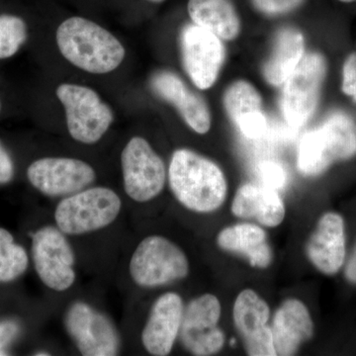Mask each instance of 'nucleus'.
I'll return each instance as SVG.
<instances>
[{"instance_id":"obj_36","label":"nucleus","mask_w":356,"mask_h":356,"mask_svg":"<svg viewBox=\"0 0 356 356\" xmlns=\"http://www.w3.org/2000/svg\"><path fill=\"white\" fill-rule=\"evenodd\" d=\"M0 109H1V102H0Z\"/></svg>"},{"instance_id":"obj_12","label":"nucleus","mask_w":356,"mask_h":356,"mask_svg":"<svg viewBox=\"0 0 356 356\" xmlns=\"http://www.w3.org/2000/svg\"><path fill=\"white\" fill-rule=\"evenodd\" d=\"M30 184L44 195L65 197L88 188L95 181V168L86 161L72 158H43L28 168Z\"/></svg>"},{"instance_id":"obj_5","label":"nucleus","mask_w":356,"mask_h":356,"mask_svg":"<svg viewBox=\"0 0 356 356\" xmlns=\"http://www.w3.org/2000/svg\"><path fill=\"white\" fill-rule=\"evenodd\" d=\"M65 109L70 137L84 145L99 142L114 122V112L95 89L62 83L56 90Z\"/></svg>"},{"instance_id":"obj_30","label":"nucleus","mask_w":356,"mask_h":356,"mask_svg":"<svg viewBox=\"0 0 356 356\" xmlns=\"http://www.w3.org/2000/svg\"><path fill=\"white\" fill-rule=\"evenodd\" d=\"M19 327L13 321L0 323V350H3L17 336Z\"/></svg>"},{"instance_id":"obj_3","label":"nucleus","mask_w":356,"mask_h":356,"mask_svg":"<svg viewBox=\"0 0 356 356\" xmlns=\"http://www.w3.org/2000/svg\"><path fill=\"white\" fill-rule=\"evenodd\" d=\"M356 153L355 126L343 112L330 114L318 128L306 133L300 142L297 166L306 177L324 172L332 163Z\"/></svg>"},{"instance_id":"obj_17","label":"nucleus","mask_w":356,"mask_h":356,"mask_svg":"<svg viewBox=\"0 0 356 356\" xmlns=\"http://www.w3.org/2000/svg\"><path fill=\"white\" fill-rule=\"evenodd\" d=\"M229 118L250 140L259 139L267 131V119L261 93L248 81H234L222 95Z\"/></svg>"},{"instance_id":"obj_9","label":"nucleus","mask_w":356,"mask_h":356,"mask_svg":"<svg viewBox=\"0 0 356 356\" xmlns=\"http://www.w3.org/2000/svg\"><path fill=\"white\" fill-rule=\"evenodd\" d=\"M32 254L35 269L47 287L63 292L74 285V250L58 227H43L33 235Z\"/></svg>"},{"instance_id":"obj_26","label":"nucleus","mask_w":356,"mask_h":356,"mask_svg":"<svg viewBox=\"0 0 356 356\" xmlns=\"http://www.w3.org/2000/svg\"><path fill=\"white\" fill-rule=\"evenodd\" d=\"M257 172L261 185L274 189V191H280L286 184V170L277 161H266L259 163Z\"/></svg>"},{"instance_id":"obj_21","label":"nucleus","mask_w":356,"mask_h":356,"mask_svg":"<svg viewBox=\"0 0 356 356\" xmlns=\"http://www.w3.org/2000/svg\"><path fill=\"white\" fill-rule=\"evenodd\" d=\"M186 9L193 24L222 41H234L242 30L240 13L234 0H187Z\"/></svg>"},{"instance_id":"obj_4","label":"nucleus","mask_w":356,"mask_h":356,"mask_svg":"<svg viewBox=\"0 0 356 356\" xmlns=\"http://www.w3.org/2000/svg\"><path fill=\"white\" fill-rule=\"evenodd\" d=\"M121 198L108 187H90L65 196L55 211L57 227L69 236L106 228L120 214Z\"/></svg>"},{"instance_id":"obj_33","label":"nucleus","mask_w":356,"mask_h":356,"mask_svg":"<svg viewBox=\"0 0 356 356\" xmlns=\"http://www.w3.org/2000/svg\"><path fill=\"white\" fill-rule=\"evenodd\" d=\"M337 1L341 2V3L350 4L356 2V0H337Z\"/></svg>"},{"instance_id":"obj_6","label":"nucleus","mask_w":356,"mask_h":356,"mask_svg":"<svg viewBox=\"0 0 356 356\" xmlns=\"http://www.w3.org/2000/svg\"><path fill=\"white\" fill-rule=\"evenodd\" d=\"M135 284L154 288L184 280L189 261L184 250L161 236H149L136 248L129 266Z\"/></svg>"},{"instance_id":"obj_29","label":"nucleus","mask_w":356,"mask_h":356,"mask_svg":"<svg viewBox=\"0 0 356 356\" xmlns=\"http://www.w3.org/2000/svg\"><path fill=\"white\" fill-rule=\"evenodd\" d=\"M14 175L13 159L0 143V184H8Z\"/></svg>"},{"instance_id":"obj_23","label":"nucleus","mask_w":356,"mask_h":356,"mask_svg":"<svg viewBox=\"0 0 356 356\" xmlns=\"http://www.w3.org/2000/svg\"><path fill=\"white\" fill-rule=\"evenodd\" d=\"M218 245L227 252L242 254L250 266L266 268L273 261V250L264 229L254 224L234 225L220 232Z\"/></svg>"},{"instance_id":"obj_28","label":"nucleus","mask_w":356,"mask_h":356,"mask_svg":"<svg viewBox=\"0 0 356 356\" xmlns=\"http://www.w3.org/2000/svg\"><path fill=\"white\" fill-rule=\"evenodd\" d=\"M341 90L356 102V53L350 54L344 62Z\"/></svg>"},{"instance_id":"obj_15","label":"nucleus","mask_w":356,"mask_h":356,"mask_svg":"<svg viewBox=\"0 0 356 356\" xmlns=\"http://www.w3.org/2000/svg\"><path fill=\"white\" fill-rule=\"evenodd\" d=\"M152 90L175 107L185 123L194 132L205 135L212 126L208 103L197 91L189 88L178 74L168 70H158L151 76Z\"/></svg>"},{"instance_id":"obj_1","label":"nucleus","mask_w":356,"mask_h":356,"mask_svg":"<svg viewBox=\"0 0 356 356\" xmlns=\"http://www.w3.org/2000/svg\"><path fill=\"white\" fill-rule=\"evenodd\" d=\"M56 41L67 62L89 74L114 72L126 56L123 44L111 32L81 16L63 21L56 32Z\"/></svg>"},{"instance_id":"obj_32","label":"nucleus","mask_w":356,"mask_h":356,"mask_svg":"<svg viewBox=\"0 0 356 356\" xmlns=\"http://www.w3.org/2000/svg\"><path fill=\"white\" fill-rule=\"evenodd\" d=\"M147 2H151V3L154 4H161L163 3V2H165V0H146Z\"/></svg>"},{"instance_id":"obj_2","label":"nucleus","mask_w":356,"mask_h":356,"mask_svg":"<svg viewBox=\"0 0 356 356\" xmlns=\"http://www.w3.org/2000/svg\"><path fill=\"white\" fill-rule=\"evenodd\" d=\"M168 182L178 202L193 212H214L224 204L228 193V182L221 168L188 149L172 154Z\"/></svg>"},{"instance_id":"obj_27","label":"nucleus","mask_w":356,"mask_h":356,"mask_svg":"<svg viewBox=\"0 0 356 356\" xmlns=\"http://www.w3.org/2000/svg\"><path fill=\"white\" fill-rule=\"evenodd\" d=\"M255 10L266 16H282L295 13L307 0H250Z\"/></svg>"},{"instance_id":"obj_7","label":"nucleus","mask_w":356,"mask_h":356,"mask_svg":"<svg viewBox=\"0 0 356 356\" xmlns=\"http://www.w3.org/2000/svg\"><path fill=\"white\" fill-rule=\"evenodd\" d=\"M327 69V60L322 54H305L287 77L283 83L281 106L288 125L302 127L315 114Z\"/></svg>"},{"instance_id":"obj_8","label":"nucleus","mask_w":356,"mask_h":356,"mask_svg":"<svg viewBox=\"0 0 356 356\" xmlns=\"http://www.w3.org/2000/svg\"><path fill=\"white\" fill-rule=\"evenodd\" d=\"M121 166L124 191L136 202H149L165 188V163L145 138L129 140L122 151Z\"/></svg>"},{"instance_id":"obj_22","label":"nucleus","mask_w":356,"mask_h":356,"mask_svg":"<svg viewBox=\"0 0 356 356\" xmlns=\"http://www.w3.org/2000/svg\"><path fill=\"white\" fill-rule=\"evenodd\" d=\"M305 56V39L299 29L282 27L276 33L270 55L262 65V76L269 84L280 86Z\"/></svg>"},{"instance_id":"obj_34","label":"nucleus","mask_w":356,"mask_h":356,"mask_svg":"<svg viewBox=\"0 0 356 356\" xmlns=\"http://www.w3.org/2000/svg\"><path fill=\"white\" fill-rule=\"evenodd\" d=\"M7 353H6V351H4V350H0V355H6Z\"/></svg>"},{"instance_id":"obj_16","label":"nucleus","mask_w":356,"mask_h":356,"mask_svg":"<svg viewBox=\"0 0 356 356\" xmlns=\"http://www.w3.org/2000/svg\"><path fill=\"white\" fill-rule=\"evenodd\" d=\"M184 313V301L177 293H165L156 300L142 332L143 346L149 355L165 356L172 353Z\"/></svg>"},{"instance_id":"obj_20","label":"nucleus","mask_w":356,"mask_h":356,"mask_svg":"<svg viewBox=\"0 0 356 356\" xmlns=\"http://www.w3.org/2000/svg\"><path fill=\"white\" fill-rule=\"evenodd\" d=\"M232 213L243 219H254L264 226H280L285 217V206L278 191L264 185L245 184L236 191Z\"/></svg>"},{"instance_id":"obj_31","label":"nucleus","mask_w":356,"mask_h":356,"mask_svg":"<svg viewBox=\"0 0 356 356\" xmlns=\"http://www.w3.org/2000/svg\"><path fill=\"white\" fill-rule=\"evenodd\" d=\"M344 273H346V277L348 278V280L356 284V243L353 254H351L348 264H346Z\"/></svg>"},{"instance_id":"obj_35","label":"nucleus","mask_w":356,"mask_h":356,"mask_svg":"<svg viewBox=\"0 0 356 356\" xmlns=\"http://www.w3.org/2000/svg\"><path fill=\"white\" fill-rule=\"evenodd\" d=\"M36 355L41 356V355H49V353H37Z\"/></svg>"},{"instance_id":"obj_13","label":"nucleus","mask_w":356,"mask_h":356,"mask_svg":"<svg viewBox=\"0 0 356 356\" xmlns=\"http://www.w3.org/2000/svg\"><path fill=\"white\" fill-rule=\"evenodd\" d=\"M67 332L86 356L118 355V332L106 316L83 302L72 304L65 316Z\"/></svg>"},{"instance_id":"obj_25","label":"nucleus","mask_w":356,"mask_h":356,"mask_svg":"<svg viewBox=\"0 0 356 356\" xmlns=\"http://www.w3.org/2000/svg\"><path fill=\"white\" fill-rule=\"evenodd\" d=\"M28 37L27 24L19 16L0 15V60L8 58L19 51Z\"/></svg>"},{"instance_id":"obj_19","label":"nucleus","mask_w":356,"mask_h":356,"mask_svg":"<svg viewBox=\"0 0 356 356\" xmlns=\"http://www.w3.org/2000/svg\"><path fill=\"white\" fill-rule=\"evenodd\" d=\"M270 327L276 355L280 356L296 355L300 346L314 334L310 313L298 299H287L281 304Z\"/></svg>"},{"instance_id":"obj_24","label":"nucleus","mask_w":356,"mask_h":356,"mask_svg":"<svg viewBox=\"0 0 356 356\" xmlns=\"http://www.w3.org/2000/svg\"><path fill=\"white\" fill-rule=\"evenodd\" d=\"M29 259L24 248L17 245L13 236L0 228V282H10L27 269Z\"/></svg>"},{"instance_id":"obj_14","label":"nucleus","mask_w":356,"mask_h":356,"mask_svg":"<svg viewBox=\"0 0 356 356\" xmlns=\"http://www.w3.org/2000/svg\"><path fill=\"white\" fill-rule=\"evenodd\" d=\"M233 317L248 355H277L271 327L267 325L270 309L257 292L245 289L238 294L234 304Z\"/></svg>"},{"instance_id":"obj_10","label":"nucleus","mask_w":356,"mask_h":356,"mask_svg":"<svg viewBox=\"0 0 356 356\" xmlns=\"http://www.w3.org/2000/svg\"><path fill=\"white\" fill-rule=\"evenodd\" d=\"M180 50L185 72L192 83L201 90L212 88L226 58L222 40L191 22L180 33Z\"/></svg>"},{"instance_id":"obj_11","label":"nucleus","mask_w":356,"mask_h":356,"mask_svg":"<svg viewBox=\"0 0 356 356\" xmlns=\"http://www.w3.org/2000/svg\"><path fill=\"white\" fill-rule=\"evenodd\" d=\"M221 303L215 295L204 294L192 300L184 308L180 337L182 343L193 355H216L225 343L220 329Z\"/></svg>"},{"instance_id":"obj_18","label":"nucleus","mask_w":356,"mask_h":356,"mask_svg":"<svg viewBox=\"0 0 356 356\" xmlns=\"http://www.w3.org/2000/svg\"><path fill=\"white\" fill-rule=\"evenodd\" d=\"M306 252L321 273L332 275L341 268L346 259V236L341 215L330 212L321 218L307 243Z\"/></svg>"}]
</instances>
